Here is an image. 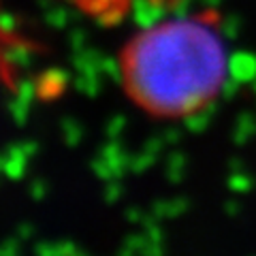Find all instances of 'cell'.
I'll return each mask as SVG.
<instances>
[{"mask_svg": "<svg viewBox=\"0 0 256 256\" xmlns=\"http://www.w3.org/2000/svg\"><path fill=\"white\" fill-rule=\"evenodd\" d=\"M230 73L220 18L205 9L132 32L116 54L128 105L156 122L194 120L222 94Z\"/></svg>", "mask_w": 256, "mask_h": 256, "instance_id": "1", "label": "cell"}, {"mask_svg": "<svg viewBox=\"0 0 256 256\" xmlns=\"http://www.w3.org/2000/svg\"><path fill=\"white\" fill-rule=\"evenodd\" d=\"M58 2L68 4L75 13L100 28H116L122 22H126L134 4L139 2L156 11H169L175 9L182 0H58Z\"/></svg>", "mask_w": 256, "mask_h": 256, "instance_id": "2", "label": "cell"}]
</instances>
